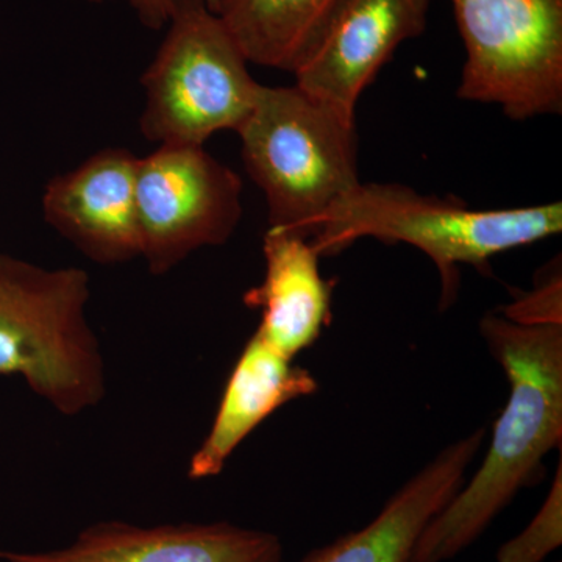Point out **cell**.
<instances>
[{
  "label": "cell",
  "instance_id": "1",
  "mask_svg": "<svg viewBox=\"0 0 562 562\" xmlns=\"http://www.w3.org/2000/svg\"><path fill=\"white\" fill-rule=\"evenodd\" d=\"M480 331L508 380V403L479 471L432 517L412 562L449 561L472 546L517 492L538 482L547 454L561 447L562 324L490 313Z\"/></svg>",
  "mask_w": 562,
  "mask_h": 562
},
{
  "label": "cell",
  "instance_id": "2",
  "mask_svg": "<svg viewBox=\"0 0 562 562\" xmlns=\"http://www.w3.org/2000/svg\"><path fill=\"white\" fill-rule=\"evenodd\" d=\"M561 231V202L472 210L453 195L422 194L398 183H360L325 213L310 243L321 257L339 254L361 238L409 244L438 268L441 308H447L460 290L461 265L484 272L495 255Z\"/></svg>",
  "mask_w": 562,
  "mask_h": 562
},
{
  "label": "cell",
  "instance_id": "3",
  "mask_svg": "<svg viewBox=\"0 0 562 562\" xmlns=\"http://www.w3.org/2000/svg\"><path fill=\"white\" fill-rule=\"evenodd\" d=\"M246 171L265 194L269 228L310 239L361 183L357 116L292 87H265L239 131Z\"/></svg>",
  "mask_w": 562,
  "mask_h": 562
},
{
  "label": "cell",
  "instance_id": "4",
  "mask_svg": "<svg viewBox=\"0 0 562 562\" xmlns=\"http://www.w3.org/2000/svg\"><path fill=\"white\" fill-rule=\"evenodd\" d=\"M88 301L83 269H46L0 255V375H21L66 416L83 413L105 395Z\"/></svg>",
  "mask_w": 562,
  "mask_h": 562
},
{
  "label": "cell",
  "instance_id": "5",
  "mask_svg": "<svg viewBox=\"0 0 562 562\" xmlns=\"http://www.w3.org/2000/svg\"><path fill=\"white\" fill-rule=\"evenodd\" d=\"M166 27L140 77L144 138L160 146H203L214 133L238 132L261 85L220 14L205 0H176Z\"/></svg>",
  "mask_w": 562,
  "mask_h": 562
},
{
  "label": "cell",
  "instance_id": "6",
  "mask_svg": "<svg viewBox=\"0 0 562 562\" xmlns=\"http://www.w3.org/2000/svg\"><path fill=\"white\" fill-rule=\"evenodd\" d=\"M464 43L458 98L513 121L562 111V0H452Z\"/></svg>",
  "mask_w": 562,
  "mask_h": 562
},
{
  "label": "cell",
  "instance_id": "7",
  "mask_svg": "<svg viewBox=\"0 0 562 562\" xmlns=\"http://www.w3.org/2000/svg\"><path fill=\"white\" fill-rule=\"evenodd\" d=\"M140 257L154 276L227 243L243 217V181L203 146H160L139 158Z\"/></svg>",
  "mask_w": 562,
  "mask_h": 562
},
{
  "label": "cell",
  "instance_id": "8",
  "mask_svg": "<svg viewBox=\"0 0 562 562\" xmlns=\"http://www.w3.org/2000/svg\"><path fill=\"white\" fill-rule=\"evenodd\" d=\"M431 0H339L297 69L295 85L357 116L362 91L427 25Z\"/></svg>",
  "mask_w": 562,
  "mask_h": 562
},
{
  "label": "cell",
  "instance_id": "9",
  "mask_svg": "<svg viewBox=\"0 0 562 562\" xmlns=\"http://www.w3.org/2000/svg\"><path fill=\"white\" fill-rule=\"evenodd\" d=\"M138 161L124 147H106L54 177L43 195L44 220L99 265L140 257Z\"/></svg>",
  "mask_w": 562,
  "mask_h": 562
},
{
  "label": "cell",
  "instance_id": "10",
  "mask_svg": "<svg viewBox=\"0 0 562 562\" xmlns=\"http://www.w3.org/2000/svg\"><path fill=\"white\" fill-rule=\"evenodd\" d=\"M5 562H281L279 536L228 522L136 527L91 525L69 547L50 552L0 550Z\"/></svg>",
  "mask_w": 562,
  "mask_h": 562
},
{
  "label": "cell",
  "instance_id": "11",
  "mask_svg": "<svg viewBox=\"0 0 562 562\" xmlns=\"http://www.w3.org/2000/svg\"><path fill=\"white\" fill-rule=\"evenodd\" d=\"M484 428L458 439L403 484L371 524L306 554L301 562H412L422 532L464 484Z\"/></svg>",
  "mask_w": 562,
  "mask_h": 562
},
{
  "label": "cell",
  "instance_id": "12",
  "mask_svg": "<svg viewBox=\"0 0 562 562\" xmlns=\"http://www.w3.org/2000/svg\"><path fill=\"white\" fill-rule=\"evenodd\" d=\"M265 279L244 294L261 310L258 335L284 357H297L331 321L333 281L322 277L321 255L310 239L268 228L262 239Z\"/></svg>",
  "mask_w": 562,
  "mask_h": 562
},
{
  "label": "cell",
  "instance_id": "13",
  "mask_svg": "<svg viewBox=\"0 0 562 562\" xmlns=\"http://www.w3.org/2000/svg\"><path fill=\"white\" fill-rule=\"evenodd\" d=\"M319 390L312 372L292 364L255 331L236 361L205 441L191 458V480L220 475L239 443L281 406Z\"/></svg>",
  "mask_w": 562,
  "mask_h": 562
},
{
  "label": "cell",
  "instance_id": "14",
  "mask_svg": "<svg viewBox=\"0 0 562 562\" xmlns=\"http://www.w3.org/2000/svg\"><path fill=\"white\" fill-rule=\"evenodd\" d=\"M339 0H221L217 14L247 61L294 72Z\"/></svg>",
  "mask_w": 562,
  "mask_h": 562
},
{
  "label": "cell",
  "instance_id": "15",
  "mask_svg": "<svg viewBox=\"0 0 562 562\" xmlns=\"http://www.w3.org/2000/svg\"><path fill=\"white\" fill-rule=\"evenodd\" d=\"M562 543V464L546 502L530 525L512 541L503 543L497 562H542Z\"/></svg>",
  "mask_w": 562,
  "mask_h": 562
},
{
  "label": "cell",
  "instance_id": "16",
  "mask_svg": "<svg viewBox=\"0 0 562 562\" xmlns=\"http://www.w3.org/2000/svg\"><path fill=\"white\" fill-rule=\"evenodd\" d=\"M503 316L520 324H562L561 273L553 272L535 290L506 306Z\"/></svg>",
  "mask_w": 562,
  "mask_h": 562
},
{
  "label": "cell",
  "instance_id": "17",
  "mask_svg": "<svg viewBox=\"0 0 562 562\" xmlns=\"http://www.w3.org/2000/svg\"><path fill=\"white\" fill-rule=\"evenodd\" d=\"M83 2L101 3L106 2V0H83ZM122 2L128 3L138 16L140 24L146 25L151 31H160V29L168 25L173 5H176V0H122ZM205 2L211 10L217 13L221 0H205Z\"/></svg>",
  "mask_w": 562,
  "mask_h": 562
}]
</instances>
